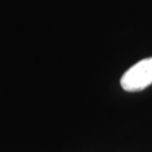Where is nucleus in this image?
I'll return each instance as SVG.
<instances>
[{
  "instance_id": "1",
  "label": "nucleus",
  "mask_w": 152,
  "mask_h": 152,
  "mask_svg": "<svg viewBox=\"0 0 152 152\" xmlns=\"http://www.w3.org/2000/svg\"><path fill=\"white\" fill-rule=\"evenodd\" d=\"M152 85V56L139 61L121 78V86L126 91H141Z\"/></svg>"
}]
</instances>
